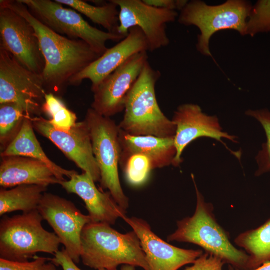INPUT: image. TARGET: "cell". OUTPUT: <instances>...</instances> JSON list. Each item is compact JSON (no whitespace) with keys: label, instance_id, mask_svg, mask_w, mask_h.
<instances>
[{"label":"cell","instance_id":"11","mask_svg":"<svg viewBox=\"0 0 270 270\" xmlns=\"http://www.w3.org/2000/svg\"><path fill=\"white\" fill-rule=\"evenodd\" d=\"M38 210L54 230L64 249L76 264L80 262L82 230L92 222L90 216L82 214L71 201L45 192Z\"/></svg>","mask_w":270,"mask_h":270},{"label":"cell","instance_id":"24","mask_svg":"<svg viewBox=\"0 0 270 270\" xmlns=\"http://www.w3.org/2000/svg\"><path fill=\"white\" fill-rule=\"evenodd\" d=\"M54 0L84 15L94 23L104 27L108 32L118 34L119 10L118 6L112 0L102 6H92L80 0Z\"/></svg>","mask_w":270,"mask_h":270},{"label":"cell","instance_id":"2","mask_svg":"<svg viewBox=\"0 0 270 270\" xmlns=\"http://www.w3.org/2000/svg\"><path fill=\"white\" fill-rule=\"evenodd\" d=\"M192 178L196 195L195 212L192 216L178 221V228L168 236V241L197 245L205 252L218 257L234 268L248 270L249 256L232 243L228 232L216 218L213 205L205 200L193 174Z\"/></svg>","mask_w":270,"mask_h":270},{"label":"cell","instance_id":"19","mask_svg":"<svg viewBox=\"0 0 270 270\" xmlns=\"http://www.w3.org/2000/svg\"><path fill=\"white\" fill-rule=\"evenodd\" d=\"M61 182L46 165L38 160L20 156L2 158L0 186L4 188L24 184L48 187L60 184Z\"/></svg>","mask_w":270,"mask_h":270},{"label":"cell","instance_id":"32","mask_svg":"<svg viewBox=\"0 0 270 270\" xmlns=\"http://www.w3.org/2000/svg\"><path fill=\"white\" fill-rule=\"evenodd\" d=\"M52 261L57 266H60L63 270H82L69 256L64 248L58 250L55 254ZM98 270H106L100 269Z\"/></svg>","mask_w":270,"mask_h":270},{"label":"cell","instance_id":"23","mask_svg":"<svg viewBox=\"0 0 270 270\" xmlns=\"http://www.w3.org/2000/svg\"><path fill=\"white\" fill-rule=\"evenodd\" d=\"M234 242L249 256L248 270L270 262V218L259 227L240 234Z\"/></svg>","mask_w":270,"mask_h":270},{"label":"cell","instance_id":"13","mask_svg":"<svg viewBox=\"0 0 270 270\" xmlns=\"http://www.w3.org/2000/svg\"><path fill=\"white\" fill-rule=\"evenodd\" d=\"M34 130L46 138L95 182L100 180V173L92 150L89 128L84 120L70 130H64L53 126L42 116L32 118Z\"/></svg>","mask_w":270,"mask_h":270},{"label":"cell","instance_id":"28","mask_svg":"<svg viewBox=\"0 0 270 270\" xmlns=\"http://www.w3.org/2000/svg\"><path fill=\"white\" fill-rule=\"evenodd\" d=\"M246 114L254 118L262 124L266 136V142L256 157L258 168L255 176H259L270 172V112L266 109L248 110Z\"/></svg>","mask_w":270,"mask_h":270},{"label":"cell","instance_id":"20","mask_svg":"<svg viewBox=\"0 0 270 270\" xmlns=\"http://www.w3.org/2000/svg\"><path fill=\"white\" fill-rule=\"evenodd\" d=\"M120 165L132 156L139 154L150 160L153 170L172 165L176 154L174 138L152 136H133L120 129Z\"/></svg>","mask_w":270,"mask_h":270},{"label":"cell","instance_id":"6","mask_svg":"<svg viewBox=\"0 0 270 270\" xmlns=\"http://www.w3.org/2000/svg\"><path fill=\"white\" fill-rule=\"evenodd\" d=\"M252 6L250 2L244 0H228L218 6L192 0L180 12L178 22L185 26H196L200 30L196 49L204 56H212L210 49L212 36L218 31L228 30H236L244 36Z\"/></svg>","mask_w":270,"mask_h":270},{"label":"cell","instance_id":"21","mask_svg":"<svg viewBox=\"0 0 270 270\" xmlns=\"http://www.w3.org/2000/svg\"><path fill=\"white\" fill-rule=\"evenodd\" d=\"M32 116L26 118L18 134L0 152L1 158L20 156L38 160L46 165L60 181H64V176L70 178L78 172L62 168L51 160L42 150L34 132Z\"/></svg>","mask_w":270,"mask_h":270},{"label":"cell","instance_id":"3","mask_svg":"<svg viewBox=\"0 0 270 270\" xmlns=\"http://www.w3.org/2000/svg\"><path fill=\"white\" fill-rule=\"evenodd\" d=\"M80 258L84 265L94 270L116 269L120 264L149 270L140 241L134 232L121 234L110 225L90 222L81 236Z\"/></svg>","mask_w":270,"mask_h":270},{"label":"cell","instance_id":"34","mask_svg":"<svg viewBox=\"0 0 270 270\" xmlns=\"http://www.w3.org/2000/svg\"><path fill=\"white\" fill-rule=\"evenodd\" d=\"M229 270H240L229 266ZM252 270H270V262H266L258 268Z\"/></svg>","mask_w":270,"mask_h":270},{"label":"cell","instance_id":"35","mask_svg":"<svg viewBox=\"0 0 270 270\" xmlns=\"http://www.w3.org/2000/svg\"><path fill=\"white\" fill-rule=\"evenodd\" d=\"M188 2V0H176V10L181 12L186 6Z\"/></svg>","mask_w":270,"mask_h":270},{"label":"cell","instance_id":"12","mask_svg":"<svg viewBox=\"0 0 270 270\" xmlns=\"http://www.w3.org/2000/svg\"><path fill=\"white\" fill-rule=\"evenodd\" d=\"M119 8L118 34L127 36L129 30L138 27L148 42L149 51L167 46L170 43L166 25L174 22L176 11L150 6L142 0H112Z\"/></svg>","mask_w":270,"mask_h":270},{"label":"cell","instance_id":"31","mask_svg":"<svg viewBox=\"0 0 270 270\" xmlns=\"http://www.w3.org/2000/svg\"><path fill=\"white\" fill-rule=\"evenodd\" d=\"M224 264L218 257L204 252L192 266L184 270H223Z\"/></svg>","mask_w":270,"mask_h":270},{"label":"cell","instance_id":"1","mask_svg":"<svg viewBox=\"0 0 270 270\" xmlns=\"http://www.w3.org/2000/svg\"><path fill=\"white\" fill-rule=\"evenodd\" d=\"M0 6L22 16L35 30L45 62L42 75L47 94L62 96L70 79L101 56L84 41L68 38L48 28L19 0H0Z\"/></svg>","mask_w":270,"mask_h":270},{"label":"cell","instance_id":"5","mask_svg":"<svg viewBox=\"0 0 270 270\" xmlns=\"http://www.w3.org/2000/svg\"><path fill=\"white\" fill-rule=\"evenodd\" d=\"M43 220L38 210L4 216L0 222V258L25 262L38 252L54 256L61 242L54 232L43 228Z\"/></svg>","mask_w":270,"mask_h":270},{"label":"cell","instance_id":"25","mask_svg":"<svg viewBox=\"0 0 270 270\" xmlns=\"http://www.w3.org/2000/svg\"><path fill=\"white\" fill-rule=\"evenodd\" d=\"M28 116L19 105L13 102L0 104V146L4 150L18 134Z\"/></svg>","mask_w":270,"mask_h":270},{"label":"cell","instance_id":"8","mask_svg":"<svg viewBox=\"0 0 270 270\" xmlns=\"http://www.w3.org/2000/svg\"><path fill=\"white\" fill-rule=\"evenodd\" d=\"M19 0L48 28L62 36L84 41L101 56L108 50L107 42L120 41L126 36L92 26L75 10L66 8L55 0Z\"/></svg>","mask_w":270,"mask_h":270},{"label":"cell","instance_id":"10","mask_svg":"<svg viewBox=\"0 0 270 270\" xmlns=\"http://www.w3.org/2000/svg\"><path fill=\"white\" fill-rule=\"evenodd\" d=\"M0 48L22 66L42 74L45 62L39 40L32 25L12 10L0 6Z\"/></svg>","mask_w":270,"mask_h":270},{"label":"cell","instance_id":"16","mask_svg":"<svg viewBox=\"0 0 270 270\" xmlns=\"http://www.w3.org/2000/svg\"><path fill=\"white\" fill-rule=\"evenodd\" d=\"M122 219L139 238L149 270H178L194 264L204 253L200 250L183 249L168 244L157 236L144 220L126 216Z\"/></svg>","mask_w":270,"mask_h":270},{"label":"cell","instance_id":"17","mask_svg":"<svg viewBox=\"0 0 270 270\" xmlns=\"http://www.w3.org/2000/svg\"><path fill=\"white\" fill-rule=\"evenodd\" d=\"M149 51L146 38L140 28L133 27L127 36L98 59L72 78L69 85L78 86L85 80L92 82V91L110 74L134 54Z\"/></svg>","mask_w":270,"mask_h":270},{"label":"cell","instance_id":"36","mask_svg":"<svg viewBox=\"0 0 270 270\" xmlns=\"http://www.w3.org/2000/svg\"><path fill=\"white\" fill-rule=\"evenodd\" d=\"M135 267L136 266H131V265L124 264L122 266L120 270H136ZM113 270H118L116 268Z\"/></svg>","mask_w":270,"mask_h":270},{"label":"cell","instance_id":"27","mask_svg":"<svg viewBox=\"0 0 270 270\" xmlns=\"http://www.w3.org/2000/svg\"><path fill=\"white\" fill-rule=\"evenodd\" d=\"M120 167L128 182L134 186L144 184L153 170L148 158L139 154L130 156Z\"/></svg>","mask_w":270,"mask_h":270},{"label":"cell","instance_id":"29","mask_svg":"<svg viewBox=\"0 0 270 270\" xmlns=\"http://www.w3.org/2000/svg\"><path fill=\"white\" fill-rule=\"evenodd\" d=\"M270 32V0H258L248 18L244 36Z\"/></svg>","mask_w":270,"mask_h":270},{"label":"cell","instance_id":"22","mask_svg":"<svg viewBox=\"0 0 270 270\" xmlns=\"http://www.w3.org/2000/svg\"><path fill=\"white\" fill-rule=\"evenodd\" d=\"M47 186L35 184L18 186L0 190V215L21 210L23 213L38 210Z\"/></svg>","mask_w":270,"mask_h":270},{"label":"cell","instance_id":"4","mask_svg":"<svg viewBox=\"0 0 270 270\" xmlns=\"http://www.w3.org/2000/svg\"><path fill=\"white\" fill-rule=\"evenodd\" d=\"M160 76L148 61L126 98L120 130L133 136L174 137L176 126L162 111L156 97V84Z\"/></svg>","mask_w":270,"mask_h":270},{"label":"cell","instance_id":"14","mask_svg":"<svg viewBox=\"0 0 270 270\" xmlns=\"http://www.w3.org/2000/svg\"><path fill=\"white\" fill-rule=\"evenodd\" d=\"M147 52L136 54L107 76L92 92L91 108L110 118L124 110L126 98L148 61Z\"/></svg>","mask_w":270,"mask_h":270},{"label":"cell","instance_id":"18","mask_svg":"<svg viewBox=\"0 0 270 270\" xmlns=\"http://www.w3.org/2000/svg\"><path fill=\"white\" fill-rule=\"evenodd\" d=\"M95 182L89 174L83 172L74 174L60 184L68 193L76 194L83 200L92 222L113 225L118 218L126 216V211L116 202L109 192L100 190Z\"/></svg>","mask_w":270,"mask_h":270},{"label":"cell","instance_id":"26","mask_svg":"<svg viewBox=\"0 0 270 270\" xmlns=\"http://www.w3.org/2000/svg\"><path fill=\"white\" fill-rule=\"evenodd\" d=\"M42 112L49 116L50 124L60 130H68L77 122L76 114L68 108L59 97L52 93L45 96Z\"/></svg>","mask_w":270,"mask_h":270},{"label":"cell","instance_id":"30","mask_svg":"<svg viewBox=\"0 0 270 270\" xmlns=\"http://www.w3.org/2000/svg\"><path fill=\"white\" fill-rule=\"evenodd\" d=\"M32 262H18L0 258V270H58L52 258L36 256Z\"/></svg>","mask_w":270,"mask_h":270},{"label":"cell","instance_id":"9","mask_svg":"<svg viewBox=\"0 0 270 270\" xmlns=\"http://www.w3.org/2000/svg\"><path fill=\"white\" fill-rule=\"evenodd\" d=\"M46 94L42 74L24 67L0 48V104L15 103L28 116H40Z\"/></svg>","mask_w":270,"mask_h":270},{"label":"cell","instance_id":"33","mask_svg":"<svg viewBox=\"0 0 270 270\" xmlns=\"http://www.w3.org/2000/svg\"><path fill=\"white\" fill-rule=\"evenodd\" d=\"M146 4L161 9L176 10V0H142Z\"/></svg>","mask_w":270,"mask_h":270},{"label":"cell","instance_id":"15","mask_svg":"<svg viewBox=\"0 0 270 270\" xmlns=\"http://www.w3.org/2000/svg\"><path fill=\"white\" fill-rule=\"evenodd\" d=\"M172 121L176 126L174 142L176 154L172 166H179L182 162V154L186 148L194 140L202 137L214 139L226 146L222 140L228 139L237 143L236 137L223 132L218 118L204 113L200 107L194 104L180 106L174 113Z\"/></svg>","mask_w":270,"mask_h":270},{"label":"cell","instance_id":"7","mask_svg":"<svg viewBox=\"0 0 270 270\" xmlns=\"http://www.w3.org/2000/svg\"><path fill=\"white\" fill-rule=\"evenodd\" d=\"M84 120L89 128L93 153L100 173L101 188L108 190L116 202L126 211L129 200L123 191L118 174L120 158L118 125L92 108L87 110Z\"/></svg>","mask_w":270,"mask_h":270}]
</instances>
